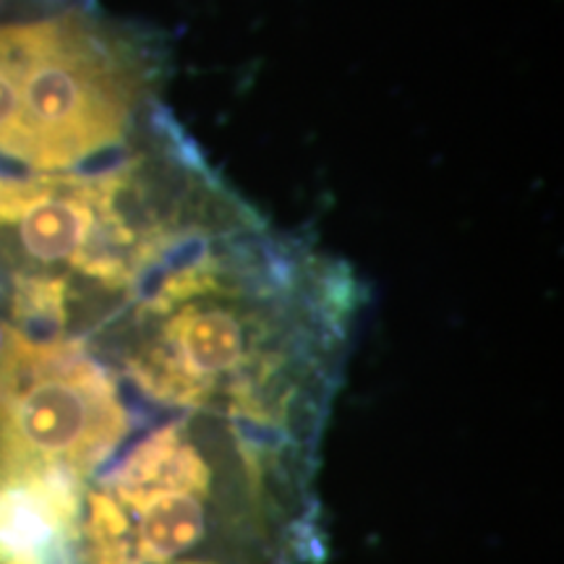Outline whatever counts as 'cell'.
<instances>
[{
    "instance_id": "cell-1",
    "label": "cell",
    "mask_w": 564,
    "mask_h": 564,
    "mask_svg": "<svg viewBox=\"0 0 564 564\" xmlns=\"http://www.w3.org/2000/svg\"><path fill=\"white\" fill-rule=\"evenodd\" d=\"M167 51L95 3L0 24V160L66 167L165 100Z\"/></svg>"
},
{
    "instance_id": "cell-2",
    "label": "cell",
    "mask_w": 564,
    "mask_h": 564,
    "mask_svg": "<svg viewBox=\"0 0 564 564\" xmlns=\"http://www.w3.org/2000/svg\"><path fill=\"white\" fill-rule=\"evenodd\" d=\"M89 3H95V0H0V24H6V21L51 17V13H61Z\"/></svg>"
}]
</instances>
